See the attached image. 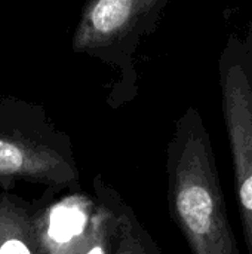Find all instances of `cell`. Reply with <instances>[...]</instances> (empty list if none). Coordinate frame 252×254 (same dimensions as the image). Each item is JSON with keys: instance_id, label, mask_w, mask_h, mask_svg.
<instances>
[{"instance_id": "cell-1", "label": "cell", "mask_w": 252, "mask_h": 254, "mask_svg": "<svg viewBox=\"0 0 252 254\" xmlns=\"http://www.w3.org/2000/svg\"><path fill=\"white\" fill-rule=\"evenodd\" d=\"M168 176L169 210L192 254H241L211 137L195 109L177 124L168 149Z\"/></svg>"}, {"instance_id": "cell-2", "label": "cell", "mask_w": 252, "mask_h": 254, "mask_svg": "<svg viewBox=\"0 0 252 254\" xmlns=\"http://www.w3.org/2000/svg\"><path fill=\"white\" fill-rule=\"evenodd\" d=\"M168 1L88 0L73 33V51L117 67L125 83H135V51L156 28Z\"/></svg>"}, {"instance_id": "cell-3", "label": "cell", "mask_w": 252, "mask_h": 254, "mask_svg": "<svg viewBox=\"0 0 252 254\" xmlns=\"http://www.w3.org/2000/svg\"><path fill=\"white\" fill-rule=\"evenodd\" d=\"M221 89L242 232L252 254V91L239 61L223 65Z\"/></svg>"}, {"instance_id": "cell-4", "label": "cell", "mask_w": 252, "mask_h": 254, "mask_svg": "<svg viewBox=\"0 0 252 254\" xmlns=\"http://www.w3.org/2000/svg\"><path fill=\"white\" fill-rule=\"evenodd\" d=\"M86 226V214L79 205H58L52 210L49 217L48 234L56 243H68L80 235Z\"/></svg>"}, {"instance_id": "cell-5", "label": "cell", "mask_w": 252, "mask_h": 254, "mask_svg": "<svg viewBox=\"0 0 252 254\" xmlns=\"http://www.w3.org/2000/svg\"><path fill=\"white\" fill-rule=\"evenodd\" d=\"M0 254H30V252L19 240H7L0 247Z\"/></svg>"}, {"instance_id": "cell-6", "label": "cell", "mask_w": 252, "mask_h": 254, "mask_svg": "<svg viewBox=\"0 0 252 254\" xmlns=\"http://www.w3.org/2000/svg\"><path fill=\"white\" fill-rule=\"evenodd\" d=\"M86 254H107V250L102 244H95Z\"/></svg>"}, {"instance_id": "cell-7", "label": "cell", "mask_w": 252, "mask_h": 254, "mask_svg": "<svg viewBox=\"0 0 252 254\" xmlns=\"http://www.w3.org/2000/svg\"><path fill=\"white\" fill-rule=\"evenodd\" d=\"M248 79H250V77H248ZM250 86H251V91H252V82H251V80H250Z\"/></svg>"}]
</instances>
